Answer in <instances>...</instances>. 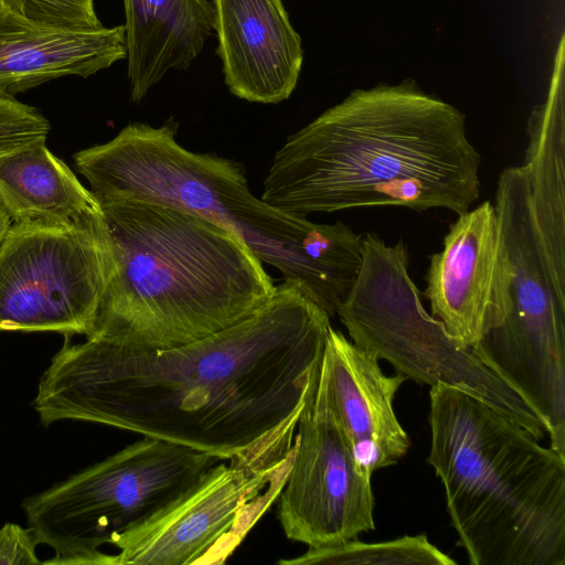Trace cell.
Wrapping results in <instances>:
<instances>
[{
	"label": "cell",
	"mask_w": 565,
	"mask_h": 565,
	"mask_svg": "<svg viewBox=\"0 0 565 565\" xmlns=\"http://www.w3.org/2000/svg\"><path fill=\"white\" fill-rule=\"evenodd\" d=\"M284 565H455L456 562L430 543L425 534L392 541L364 543L352 539L335 545L309 547Z\"/></svg>",
	"instance_id": "19"
},
{
	"label": "cell",
	"mask_w": 565,
	"mask_h": 565,
	"mask_svg": "<svg viewBox=\"0 0 565 565\" xmlns=\"http://www.w3.org/2000/svg\"><path fill=\"white\" fill-rule=\"evenodd\" d=\"M36 545L29 527L6 523L0 529V565L43 564L38 558Z\"/></svg>",
	"instance_id": "22"
},
{
	"label": "cell",
	"mask_w": 565,
	"mask_h": 565,
	"mask_svg": "<svg viewBox=\"0 0 565 565\" xmlns=\"http://www.w3.org/2000/svg\"><path fill=\"white\" fill-rule=\"evenodd\" d=\"M12 224V220L9 216L8 212L3 207L2 203L0 202V242L7 234L8 230L10 228Z\"/></svg>",
	"instance_id": "23"
},
{
	"label": "cell",
	"mask_w": 565,
	"mask_h": 565,
	"mask_svg": "<svg viewBox=\"0 0 565 565\" xmlns=\"http://www.w3.org/2000/svg\"><path fill=\"white\" fill-rule=\"evenodd\" d=\"M278 499L285 535L308 547L335 545L375 527L371 477L358 469L318 381L300 411L294 459Z\"/></svg>",
	"instance_id": "11"
},
{
	"label": "cell",
	"mask_w": 565,
	"mask_h": 565,
	"mask_svg": "<svg viewBox=\"0 0 565 565\" xmlns=\"http://www.w3.org/2000/svg\"><path fill=\"white\" fill-rule=\"evenodd\" d=\"M426 281L430 315L462 348L507 319L513 269L494 204L484 201L458 215L443 249L429 257Z\"/></svg>",
	"instance_id": "12"
},
{
	"label": "cell",
	"mask_w": 565,
	"mask_h": 565,
	"mask_svg": "<svg viewBox=\"0 0 565 565\" xmlns=\"http://www.w3.org/2000/svg\"><path fill=\"white\" fill-rule=\"evenodd\" d=\"M495 211L513 281L507 319L471 350L543 420L565 413V286L546 255L523 166L499 175Z\"/></svg>",
	"instance_id": "8"
},
{
	"label": "cell",
	"mask_w": 565,
	"mask_h": 565,
	"mask_svg": "<svg viewBox=\"0 0 565 565\" xmlns=\"http://www.w3.org/2000/svg\"><path fill=\"white\" fill-rule=\"evenodd\" d=\"M407 245L363 236V263L337 316L352 342L422 384H444L497 408L541 440L544 426L526 404L426 311L409 270Z\"/></svg>",
	"instance_id": "7"
},
{
	"label": "cell",
	"mask_w": 565,
	"mask_h": 565,
	"mask_svg": "<svg viewBox=\"0 0 565 565\" xmlns=\"http://www.w3.org/2000/svg\"><path fill=\"white\" fill-rule=\"evenodd\" d=\"M111 273L105 222L12 223L0 242V331L89 335Z\"/></svg>",
	"instance_id": "10"
},
{
	"label": "cell",
	"mask_w": 565,
	"mask_h": 565,
	"mask_svg": "<svg viewBox=\"0 0 565 565\" xmlns=\"http://www.w3.org/2000/svg\"><path fill=\"white\" fill-rule=\"evenodd\" d=\"M126 57L125 25L67 30L0 6V94L13 96L66 75L86 78Z\"/></svg>",
	"instance_id": "15"
},
{
	"label": "cell",
	"mask_w": 565,
	"mask_h": 565,
	"mask_svg": "<svg viewBox=\"0 0 565 565\" xmlns=\"http://www.w3.org/2000/svg\"><path fill=\"white\" fill-rule=\"evenodd\" d=\"M407 377L386 376L379 358L329 328L319 369L318 388L348 438L358 469L369 477L395 465L411 441L393 409Z\"/></svg>",
	"instance_id": "13"
},
{
	"label": "cell",
	"mask_w": 565,
	"mask_h": 565,
	"mask_svg": "<svg viewBox=\"0 0 565 565\" xmlns=\"http://www.w3.org/2000/svg\"><path fill=\"white\" fill-rule=\"evenodd\" d=\"M330 327L307 291L284 280L246 320L183 347L65 338L34 408L44 426L96 423L228 459L300 414Z\"/></svg>",
	"instance_id": "1"
},
{
	"label": "cell",
	"mask_w": 565,
	"mask_h": 565,
	"mask_svg": "<svg viewBox=\"0 0 565 565\" xmlns=\"http://www.w3.org/2000/svg\"><path fill=\"white\" fill-rule=\"evenodd\" d=\"M427 462L470 565H565V458L452 386L429 391Z\"/></svg>",
	"instance_id": "5"
},
{
	"label": "cell",
	"mask_w": 565,
	"mask_h": 565,
	"mask_svg": "<svg viewBox=\"0 0 565 565\" xmlns=\"http://www.w3.org/2000/svg\"><path fill=\"white\" fill-rule=\"evenodd\" d=\"M564 36L556 50L547 98L527 121L529 143L523 164L532 209L546 255L565 286V97Z\"/></svg>",
	"instance_id": "18"
},
{
	"label": "cell",
	"mask_w": 565,
	"mask_h": 565,
	"mask_svg": "<svg viewBox=\"0 0 565 565\" xmlns=\"http://www.w3.org/2000/svg\"><path fill=\"white\" fill-rule=\"evenodd\" d=\"M0 6L54 28L89 31L104 26L96 15L94 0H0Z\"/></svg>",
	"instance_id": "20"
},
{
	"label": "cell",
	"mask_w": 565,
	"mask_h": 565,
	"mask_svg": "<svg viewBox=\"0 0 565 565\" xmlns=\"http://www.w3.org/2000/svg\"><path fill=\"white\" fill-rule=\"evenodd\" d=\"M216 54L231 94L278 104L295 90L303 62L301 38L282 0H212Z\"/></svg>",
	"instance_id": "14"
},
{
	"label": "cell",
	"mask_w": 565,
	"mask_h": 565,
	"mask_svg": "<svg viewBox=\"0 0 565 565\" xmlns=\"http://www.w3.org/2000/svg\"><path fill=\"white\" fill-rule=\"evenodd\" d=\"M220 457L158 438L142 439L22 502L43 564L117 565L100 551L173 503Z\"/></svg>",
	"instance_id": "6"
},
{
	"label": "cell",
	"mask_w": 565,
	"mask_h": 565,
	"mask_svg": "<svg viewBox=\"0 0 565 565\" xmlns=\"http://www.w3.org/2000/svg\"><path fill=\"white\" fill-rule=\"evenodd\" d=\"M466 117L414 79L355 89L276 151L262 199L290 214L403 206L457 215L480 196Z\"/></svg>",
	"instance_id": "2"
},
{
	"label": "cell",
	"mask_w": 565,
	"mask_h": 565,
	"mask_svg": "<svg viewBox=\"0 0 565 565\" xmlns=\"http://www.w3.org/2000/svg\"><path fill=\"white\" fill-rule=\"evenodd\" d=\"M40 140L0 157V202L12 223L61 227L104 222L99 202Z\"/></svg>",
	"instance_id": "17"
},
{
	"label": "cell",
	"mask_w": 565,
	"mask_h": 565,
	"mask_svg": "<svg viewBox=\"0 0 565 565\" xmlns=\"http://www.w3.org/2000/svg\"><path fill=\"white\" fill-rule=\"evenodd\" d=\"M113 273L87 337L138 350L183 347L254 315L276 290L237 235L164 204H100Z\"/></svg>",
	"instance_id": "3"
},
{
	"label": "cell",
	"mask_w": 565,
	"mask_h": 565,
	"mask_svg": "<svg viewBox=\"0 0 565 565\" xmlns=\"http://www.w3.org/2000/svg\"><path fill=\"white\" fill-rule=\"evenodd\" d=\"M130 98L140 102L170 70L186 71L214 29L207 0H124Z\"/></svg>",
	"instance_id": "16"
},
{
	"label": "cell",
	"mask_w": 565,
	"mask_h": 565,
	"mask_svg": "<svg viewBox=\"0 0 565 565\" xmlns=\"http://www.w3.org/2000/svg\"><path fill=\"white\" fill-rule=\"evenodd\" d=\"M298 416L221 460L173 503L114 543L117 565L224 564L278 499Z\"/></svg>",
	"instance_id": "9"
},
{
	"label": "cell",
	"mask_w": 565,
	"mask_h": 565,
	"mask_svg": "<svg viewBox=\"0 0 565 565\" xmlns=\"http://www.w3.org/2000/svg\"><path fill=\"white\" fill-rule=\"evenodd\" d=\"M50 124L34 107L0 94V157L46 140Z\"/></svg>",
	"instance_id": "21"
},
{
	"label": "cell",
	"mask_w": 565,
	"mask_h": 565,
	"mask_svg": "<svg viewBox=\"0 0 565 565\" xmlns=\"http://www.w3.org/2000/svg\"><path fill=\"white\" fill-rule=\"evenodd\" d=\"M177 128L173 118L159 127L131 122L76 152V168L99 204L147 201L217 223L334 317L360 274L363 236L343 222L313 223L256 198L241 162L188 150Z\"/></svg>",
	"instance_id": "4"
}]
</instances>
